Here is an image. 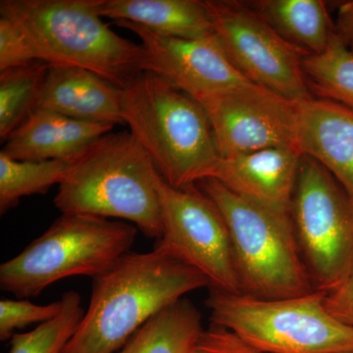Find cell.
<instances>
[{
    "instance_id": "cell-1",
    "label": "cell",
    "mask_w": 353,
    "mask_h": 353,
    "mask_svg": "<svg viewBox=\"0 0 353 353\" xmlns=\"http://www.w3.org/2000/svg\"><path fill=\"white\" fill-rule=\"evenodd\" d=\"M206 287L201 273L157 248L128 252L94 279L88 307L62 353H118L153 316Z\"/></svg>"
},
{
    "instance_id": "cell-2",
    "label": "cell",
    "mask_w": 353,
    "mask_h": 353,
    "mask_svg": "<svg viewBox=\"0 0 353 353\" xmlns=\"http://www.w3.org/2000/svg\"><path fill=\"white\" fill-rule=\"evenodd\" d=\"M122 117L171 187L185 189L214 175L221 157L208 114L162 77L143 72L123 90Z\"/></svg>"
},
{
    "instance_id": "cell-3",
    "label": "cell",
    "mask_w": 353,
    "mask_h": 353,
    "mask_svg": "<svg viewBox=\"0 0 353 353\" xmlns=\"http://www.w3.org/2000/svg\"><path fill=\"white\" fill-rule=\"evenodd\" d=\"M157 175L131 132H109L72 162L53 202L62 214L126 220L159 240L163 224Z\"/></svg>"
},
{
    "instance_id": "cell-4",
    "label": "cell",
    "mask_w": 353,
    "mask_h": 353,
    "mask_svg": "<svg viewBox=\"0 0 353 353\" xmlns=\"http://www.w3.org/2000/svg\"><path fill=\"white\" fill-rule=\"evenodd\" d=\"M99 0H1L0 16L19 24L41 62L94 72L124 90L141 73L143 48L109 28Z\"/></svg>"
},
{
    "instance_id": "cell-5",
    "label": "cell",
    "mask_w": 353,
    "mask_h": 353,
    "mask_svg": "<svg viewBox=\"0 0 353 353\" xmlns=\"http://www.w3.org/2000/svg\"><path fill=\"white\" fill-rule=\"evenodd\" d=\"M197 185L226 221L241 294L278 299L315 292L290 213L241 199L213 178Z\"/></svg>"
},
{
    "instance_id": "cell-6",
    "label": "cell",
    "mask_w": 353,
    "mask_h": 353,
    "mask_svg": "<svg viewBox=\"0 0 353 353\" xmlns=\"http://www.w3.org/2000/svg\"><path fill=\"white\" fill-rule=\"evenodd\" d=\"M139 229L97 216L62 214L22 252L0 266V288L19 299L39 296L73 276L102 275L130 252Z\"/></svg>"
},
{
    "instance_id": "cell-7",
    "label": "cell",
    "mask_w": 353,
    "mask_h": 353,
    "mask_svg": "<svg viewBox=\"0 0 353 353\" xmlns=\"http://www.w3.org/2000/svg\"><path fill=\"white\" fill-rule=\"evenodd\" d=\"M213 325L265 353H345L353 350V327L327 308L325 292L263 299L211 289L206 299Z\"/></svg>"
},
{
    "instance_id": "cell-8",
    "label": "cell",
    "mask_w": 353,
    "mask_h": 353,
    "mask_svg": "<svg viewBox=\"0 0 353 353\" xmlns=\"http://www.w3.org/2000/svg\"><path fill=\"white\" fill-rule=\"evenodd\" d=\"M290 215L316 290L328 292L353 276V201L324 167L305 155Z\"/></svg>"
},
{
    "instance_id": "cell-9",
    "label": "cell",
    "mask_w": 353,
    "mask_h": 353,
    "mask_svg": "<svg viewBox=\"0 0 353 353\" xmlns=\"http://www.w3.org/2000/svg\"><path fill=\"white\" fill-rule=\"evenodd\" d=\"M155 185L163 233L154 248L196 269L211 289L241 294L229 229L212 199L197 185L171 187L159 174Z\"/></svg>"
},
{
    "instance_id": "cell-10",
    "label": "cell",
    "mask_w": 353,
    "mask_h": 353,
    "mask_svg": "<svg viewBox=\"0 0 353 353\" xmlns=\"http://www.w3.org/2000/svg\"><path fill=\"white\" fill-rule=\"evenodd\" d=\"M205 2L215 36L241 75L290 101L314 97L304 75L306 55L280 37L250 4Z\"/></svg>"
},
{
    "instance_id": "cell-11",
    "label": "cell",
    "mask_w": 353,
    "mask_h": 353,
    "mask_svg": "<svg viewBox=\"0 0 353 353\" xmlns=\"http://www.w3.org/2000/svg\"><path fill=\"white\" fill-rule=\"evenodd\" d=\"M196 101L208 114L221 157L265 148H297L296 102L268 88L250 83Z\"/></svg>"
},
{
    "instance_id": "cell-12",
    "label": "cell",
    "mask_w": 353,
    "mask_h": 353,
    "mask_svg": "<svg viewBox=\"0 0 353 353\" xmlns=\"http://www.w3.org/2000/svg\"><path fill=\"white\" fill-rule=\"evenodd\" d=\"M114 24L141 39L143 72L162 77L196 101L252 83L228 59L215 34L205 39H175L130 21H114Z\"/></svg>"
},
{
    "instance_id": "cell-13",
    "label": "cell",
    "mask_w": 353,
    "mask_h": 353,
    "mask_svg": "<svg viewBox=\"0 0 353 353\" xmlns=\"http://www.w3.org/2000/svg\"><path fill=\"white\" fill-rule=\"evenodd\" d=\"M303 157L296 146L236 153L221 157L212 178L241 199L290 213Z\"/></svg>"
},
{
    "instance_id": "cell-14",
    "label": "cell",
    "mask_w": 353,
    "mask_h": 353,
    "mask_svg": "<svg viewBox=\"0 0 353 353\" xmlns=\"http://www.w3.org/2000/svg\"><path fill=\"white\" fill-rule=\"evenodd\" d=\"M296 145L324 167L353 201V108L316 97L297 101Z\"/></svg>"
},
{
    "instance_id": "cell-15",
    "label": "cell",
    "mask_w": 353,
    "mask_h": 353,
    "mask_svg": "<svg viewBox=\"0 0 353 353\" xmlns=\"http://www.w3.org/2000/svg\"><path fill=\"white\" fill-rule=\"evenodd\" d=\"M122 95L123 90L90 70L51 64L37 109L83 122L124 126Z\"/></svg>"
},
{
    "instance_id": "cell-16",
    "label": "cell",
    "mask_w": 353,
    "mask_h": 353,
    "mask_svg": "<svg viewBox=\"0 0 353 353\" xmlns=\"http://www.w3.org/2000/svg\"><path fill=\"white\" fill-rule=\"evenodd\" d=\"M114 128L36 109L7 139L1 152L21 161L61 160L72 163Z\"/></svg>"
},
{
    "instance_id": "cell-17",
    "label": "cell",
    "mask_w": 353,
    "mask_h": 353,
    "mask_svg": "<svg viewBox=\"0 0 353 353\" xmlns=\"http://www.w3.org/2000/svg\"><path fill=\"white\" fill-rule=\"evenodd\" d=\"M102 18L130 21L155 34L183 39L215 34L205 1L201 0H99Z\"/></svg>"
},
{
    "instance_id": "cell-18",
    "label": "cell",
    "mask_w": 353,
    "mask_h": 353,
    "mask_svg": "<svg viewBox=\"0 0 353 353\" xmlns=\"http://www.w3.org/2000/svg\"><path fill=\"white\" fill-rule=\"evenodd\" d=\"M248 4L306 57L325 52L336 34L326 2L322 0H260Z\"/></svg>"
},
{
    "instance_id": "cell-19",
    "label": "cell",
    "mask_w": 353,
    "mask_h": 353,
    "mask_svg": "<svg viewBox=\"0 0 353 353\" xmlns=\"http://www.w3.org/2000/svg\"><path fill=\"white\" fill-rule=\"evenodd\" d=\"M203 331L201 311L183 297L148 320L119 353H194Z\"/></svg>"
},
{
    "instance_id": "cell-20",
    "label": "cell",
    "mask_w": 353,
    "mask_h": 353,
    "mask_svg": "<svg viewBox=\"0 0 353 353\" xmlns=\"http://www.w3.org/2000/svg\"><path fill=\"white\" fill-rule=\"evenodd\" d=\"M50 65L34 62L0 72V139L6 143L37 109Z\"/></svg>"
},
{
    "instance_id": "cell-21",
    "label": "cell",
    "mask_w": 353,
    "mask_h": 353,
    "mask_svg": "<svg viewBox=\"0 0 353 353\" xmlns=\"http://www.w3.org/2000/svg\"><path fill=\"white\" fill-rule=\"evenodd\" d=\"M70 165L61 160L21 161L0 152V214L19 205L23 197L46 194L59 185Z\"/></svg>"
},
{
    "instance_id": "cell-22",
    "label": "cell",
    "mask_w": 353,
    "mask_h": 353,
    "mask_svg": "<svg viewBox=\"0 0 353 353\" xmlns=\"http://www.w3.org/2000/svg\"><path fill=\"white\" fill-rule=\"evenodd\" d=\"M303 71L314 97L353 108V54L336 34L322 54L304 57Z\"/></svg>"
},
{
    "instance_id": "cell-23",
    "label": "cell",
    "mask_w": 353,
    "mask_h": 353,
    "mask_svg": "<svg viewBox=\"0 0 353 353\" xmlns=\"http://www.w3.org/2000/svg\"><path fill=\"white\" fill-rule=\"evenodd\" d=\"M61 312L25 334H14L9 353H62L82 321L85 310L80 294L67 292L61 297Z\"/></svg>"
},
{
    "instance_id": "cell-24",
    "label": "cell",
    "mask_w": 353,
    "mask_h": 353,
    "mask_svg": "<svg viewBox=\"0 0 353 353\" xmlns=\"http://www.w3.org/2000/svg\"><path fill=\"white\" fill-rule=\"evenodd\" d=\"M62 306L61 299L46 305L32 303L28 299H2L0 301V340L12 338L16 330L50 321L61 312Z\"/></svg>"
},
{
    "instance_id": "cell-25",
    "label": "cell",
    "mask_w": 353,
    "mask_h": 353,
    "mask_svg": "<svg viewBox=\"0 0 353 353\" xmlns=\"http://www.w3.org/2000/svg\"><path fill=\"white\" fill-rule=\"evenodd\" d=\"M41 62L23 28L15 21L0 17V72Z\"/></svg>"
},
{
    "instance_id": "cell-26",
    "label": "cell",
    "mask_w": 353,
    "mask_h": 353,
    "mask_svg": "<svg viewBox=\"0 0 353 353\" xmlns=\"http://www.w3.org/2000/svg\"><path fill=\"white\" fill-rule=\"evenodd\" d=\"M194 353H265L248 345L233 332L212 325L204 330L197 341Z\"/></svg>"
},
{
    "instance_id": "cell-27",
    "label": "cell",
    "mask_w": 353,
    "mask_h": 353,
    "mask_svg": "<svg viewBox=\"0 0 353 353\" xmlns=\"http://www.w3.org/2000/svg\"><path fill=\"white\" fill-rule=\"evenodd\" d=\"M325 304L336 319L353 327V276L325 292Z\"/></svg>"
},
{
    "instance_id": "cell-28",
    "label": "cell",
    "mask_w": 353,
    "mask_h": 353,
    "mask_svg": "<svg viewBox=\"0 0 353 353\" xmlns=\"http://www.w3.org/2000/svg\"><path fill=\"white\" fill-rule=\"evenodd\" d=\"M334 30L341 43L353 54V0L341 2L338 6Z\"/></svg>"
},
{
    "instance_id": "cell-29",
    "label": "cell",
    "mask_w": 353,
    "mask_h": 353,
    "mask_svg": "<svg viewBox=\"0 0 353 353\" xmlns=\"http://www.w3.org/2000/svg\"><path fill=\"white\" fill-rule=\"evenodd\" d=\"M345 353H353V350H352V352H345Z\"/></svg>"
},
{
    "instance_id": "cell-30",
    "label": "cell",
    "mask_w": 353,
    "mask_h": 353,
    "mask_svg": "<svg viewBox=\"0 0 353 353\" xmlns=\"http://www.w3.org/2000/svg\"><path fill=\"white\" fill-rule=\"evenodd\" d=\"M118 353H119V352H118Z\"/></svg>"
}]
</instances>
